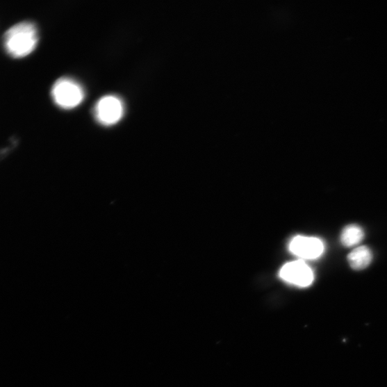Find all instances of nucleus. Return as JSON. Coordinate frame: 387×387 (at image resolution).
<instances>
[{
    "mask_svg": "<svg viewBox=\"0 0 387 387\" xmlns=\"http://www.w3.org/2000/svg\"><path fill=\"white\" fill-rule=\"evenodd\" d=\"M38 41L36 26L32 22H22L6 33L3 39L4 49L12 58H22L35 50Z\"/></svg>",
    "mask_w": 387,
    "mask_h": 387,
    "instance_id": "obj_1",
    "label": "nucleus"
},
{
    "mask_svg": "<svg viewBox=\"0 0 387 387\" xmlns=\"http://www.w3.org/2000/svg\"><path fill=\"white\" fill-rule=\"evenodd\" d=\"M51 97L54 103L63 109H73L79 106L85 99L82 85L70 78H61L53 85Z\"/></svg>",
    "mask_w": 387,
    "mask_h": 387,
    "instance_id": "obj_2",
    "label": "nucleus"
},
{
    "mask_svg": "<svg viewBox=\"0 0 387 387\" xmlns=\"http://www.w3.org/2000/svg\"><path fill=\"white\" fill-rule=\"evenodd\" d=\"M123 101L115 95H107L100 99L95 105L94 115L96 120L104 126L119 123L124 115Z\"/></svg>",
    "mask_w": 387,
    "mask_h": 387,
    "instance_id": "obj_3",
    "label": "nucleus"
},
{
    "mask_svg": "<svg viewBox=\"0 0 387 387\" xmlns=\"http://www.w3.org/2000/svg\"><path fill=\"white\" fill-rule=\"evenodd\" d=\"M280 277L285 281L299 287L309 286L314 279L312 270L301 261L286 264L280 271Z\"/></svg>",
    "mask_w": 387,
    "mask_h": 387,
    "instance_id": "obj_4",
    "label": "nucleus"
},
{
    "mask_svg": "<svg viewBox=\"0 0 387 387\" xmlns=\"http://www.w3.org/2000/svg\"><path fill=\"white\" fill-rule=\"evenodd\" d=\"M289 248L295 256L304 259H315L323 254L324 245L316 238L297 236L291 240Z\"/></svg>",
    "mask_w": 387,
    "mask_h": 387,
    "instance_id": "obj_5",
    "label": "nucleus"
},
{
    "mask_svg": "<svg viewBox=\"0 0 387 387\" xmlns=\"http://www.w3.org/2000/svg\"><path fill=\"white\" fill-rule=\"evenodd\" d=\"M347 259L352 269L360 270L367 268L371 264L373 254L368 247L361 246L355 248Z\"/></svg>",
    "mask_w": 387,
    "mask_h": 387,
    "instance_id": "obj_6",
    "label": "nucleus"
},
{
    "mask_svg": "<svg viewBox=\"0 0 387 387\" xmlns=\"http://www.w3.org/2000/svg\"><path fill=\"white\" fill-rule=\"evenodd\" d=\"M364 238V232L357 224H349L341 231L340 240L345 247H352L358 245Z\"/></svg>",
    "mask_w": 387,
    "mask_h": 387,
    "instance_id": "obj_7",
    "label": "nucleus"
}]
</instances>
